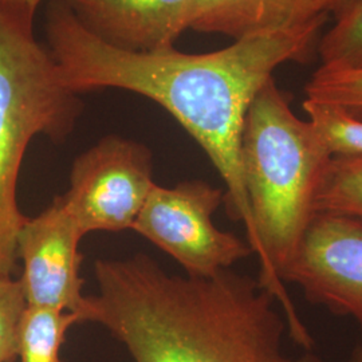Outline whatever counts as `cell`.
<instances>
[{
	"instance_id": "obj_1",
	"label": "cell",
	"mask_w": 362,
	"mask_h": 362,
	"mask_svg": "<svg viewBox=\"0 0 362 362\" xmlns=\"http://www.w3.org/2000/svg\"><path fill=\"white\" fill-rule=\"evenodd\" d=\"M322 22L258 34L206 54L173 47L137 52L117 49L81 26L64 0L46 15V37L59 77L76 93L122 89L141 94L169 112L207 153L227 191L230 218L247 236L254 224L240 164L247 112L276 67L302 61L318 38Z\"/></svg>"
},
{
	"instance_id": "obj_2",
	"label": "cell",
	"mask_w": 362,
	"mask_h": 362,
	"mask_svg": "<svg viewBox=\"0 0 362 362\" xmlns=\"http://www.w3.org/2000/svg\"><path fill=\"white\" fill-rule=\"evenodd\" d=\"M86 322L101 325L134 362H296L276 300L248 275H172L155 259H100Z\"/></svg>"
},
{
	"instance_id": "obj_3",
	"label": "cell",
	"mask_w": 362,
	"mask_h": 362,
	"mask_svg": "<svg viewBox=\"0 0 362 362\" xmlns=\"http://www.w3.org/2000/svg\"><path fill=\"white\" fill-rule=\"evenodd\" d=\"M333 156L310 121L298 118L272 78L247 112L240 164L255 233L258 282L284 311L288 336L310 350L282 272L296 257L317 212V196Z\"/></svg>"
},
{
	"instance_id": "obj_4",
	"label": "cell",
	"mask_w": 362,
	"mask_h": 362,
	"mask_svg": "<svg viewBox=\"0 0 362 362\" xmlns=\"http://www.w3.org/2000/svg\"><path fill=\"white\" fill-rule=\"evenodd\" d=\"M34 18L0 6V275L16 269V239L26 216L18 206V179L34 137L62 141L82 105L50 52L34 37Z\"/></svg>"
},
{
	"instance_id": "obj_5",
	"label": "cell",
	"mask_w": 362,
	"mask_h": 362,
	"mask_svg": "<svg viewBox=\"0 0 362 362\" xmlns=\"http://www.w3.org/2000/svg\"><path fill=\"white\" fill-rule=\"evenodd\" d=\"M223 200V191L206 181L155 184L132 230L180 263L187 275L212 276L254 254L247 240L215 226Z\"/></svg>"
},
{
	"instance_id": "obj_6",
	"label": "cell",
	"mask_w": 362,
	"mask_h": 362,
	"mask_svg": "<svg viewBox=\"0 0 362 362\" xmlns=\"http://www.w3.org/2000/svg\"><path fill=\"white\" fill-rule=\"evenodd\" d=\"M156 182L152 155L143 144L107 136L78 156L61 197L82 235L133 227Z\"/></svg>"
},
{
	"instance_id": "obj_7",
	"label": "cell",
	"mask_w": 362,
	"mask_h": 362,
	"mask_svg": "<svg viewBox=\"0 0 362 362\" xmlns=\"http://www.w3.org/2000/svg\"><path fill=\"white\" fill-rule=\"evenodd\" d=\"M281 279L313 303L353 318L362 334V219L317 214Z\"/></svg>"
},
{
	"instance_id": "obj_8",
	"label": "cell",
	"mask_w": 362,
	"mask_h": 362,
	"mask_svg": "<svg viewBox=\"0 0 362 362\" xmlns=\"http://www.w3.org/2000/svg\"><path fill=\"white\" fill-rule=\"evenodd\" d=\"M83 235L59 196L34 218H26L16 239V255L23 263L19 278L27 306L74 313L86 322L89 297L79 275Z\"/></svg>"
},
{
	"instance_id": "obj_9",
	"label": "cell",
	"mask_w": 362,
	"mask_h": 362,
	"mask_svg": "<svg viewBox=\"0 0 362 362\" xmlns=\"http://www.w3.org/2000/svg\"><path fill=\"white\" fill-rule=\"evenodd\" d=\"M79 25L105 43L128 52L173 47L189 28L194 0H64Z\"/></svg>"
},
{
	"instance_id": "obj_10",
	"label": "cell",
	"mask_w": 362,
	"mask_h": 362,
	"mask_svg": "<svg viewBox=\"0 0 362 362\" xmlns=\"http://www.w3.org/2000/svg\"><path fill=\"white\" fill-rule=\"evenodd\" d=\"M326 16L315 0H194L189 28L238 40L297 28Z\"/></svg>"
},
{
	"instance_id": "obj_11",
	"label": "cell",
	"mask_w": 362,
	"mask_h": 362,
	"mask_svg": "<svg viewBox=\"0 0 362 362\" xmlns=\"http://www.w3.org/2000/svg\"><path fill=\"white\" fill-rule=\"evenodd\" d=\"M77 324H82V320L74 313L27 306L19 329L16 357L21 362H62L61 349L66 333Z\"/></svg>"
},
{
	"instance_id": "obj_12",
	"label": "cell",
	"mask_w": 362,
	"mask_h": 362,
	"mask_svg": "<svg viewBox=\"0 0 362 362\" xmlns=\"http://www.w3.org/2000/svg\"><path fill=\"white\" fill-rule=\"evenodd\" d=\"M315 207L362 219V157H332Z\"/></svg>"
},
{
	"instance_id": "obj_13",
	"label": "cell",
	"mask_w": 362,
	"mask_h": 362,
	"mask_svg": "<svg viewBox=\"0 0 362 362\" xmlns=\"http://www.w3.org/2000/svg\"><path fill=\"white\" fill-rule=\"evenodd\" d=\"M334 15L333 26L318 43L321 67H362V0H349Z\"/></svg>"
},
{
	"instance_id": "obj_14",
	"label": "cell",
	"mask_w": 362,
	"mask_h": 362,
	"mask_svg": "<svg viewBox=\"0 0 362 362\" xmlns=\"http://www.w3.org/2000/svg\"><path fill=\"white\" fill-rule=\"evenodd\" d=\"M302 107L330 155L362 157L361 119L338 106L310 98L303 101Z\"/></svg>"
},
{
	"instance_id": "obj_15",
	"label": "cell",
	"mask_w": 362,
	"mask_h": 362,
	"mask_svg": "<svg viewBox=\"0 0 362 362\" xmlns=\"http://www.w3.org/2000/svg\"><path fill=\"white\" fill-rule=\"evenodd\" d=\"M306 98L334 105L362 121V67H320L305 86Z\"/></svg>"
},
{
	"instance_id": "obj_16",
	"label": "cell",
	"mask_w": 362,
	"mask_h": 362,
	"mask_svg": "<svg viewBox=\"0 0 362 362\" xmlns=\"http://www.w3.org/2000/svg\"><path fill=\"white\" fill-rule=\"evenodd\" d=\"M26 309L21 279L0 275V362H13L18 356L19 329Z\"/></svg>"
},
{
	"instance_id": "obj_17",
	"label": "cell",
	"mask_w": 362,
	"mask_h": 362,
	"mask_svg": "<svg viewBox=\"0 0 362 362\" xmlns=\"http://www.w3.org/2000/svg\"><path fill=\"white\" fill-rule=\"evenodd\" d=\"M43 0H0V6L11 8L13 11L25 13L30 18H34L39 4Z\"/></svg>"
},
{
	"instance_id": "obj_18",
	"label": "cell",
	"mask_w": 362,
	"mask_h": 362,
	"mask_svg": "<svg viewBox=\"0 0 362 362\" xmlns=\"http://www.w3.org/2000/svg\"><path fill=\"white\" fill-rule=\"evenodd\" d=\"M296 362H325L321 357H318L317 354L311 353L310 350H308L302 357H299ZM349 362H362V344L357 345L351 354H350Z\"/></svg>"
},
{
	"instance_id": "obj_19",
	"label": "cell",
	"mask_w": 362,
	"mask_h": 362,
	"mask_svg": "<svg viewBox=\"0 0 362 362\" xmlns=\"http://www.w3.org/2000/svg\"><path fill=\"white\" fill-rule=\"evenodd\" d=\"M348 1L349 0H315V4L320 13L327 15V13H336L337 11H339Z\"/></svg>"
}]
</instances>
